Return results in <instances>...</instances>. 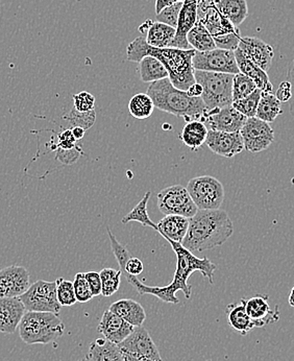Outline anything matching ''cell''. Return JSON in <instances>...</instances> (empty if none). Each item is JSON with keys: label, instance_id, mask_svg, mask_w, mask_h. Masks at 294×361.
<instances>
[{"label": "cell", "instance_id": "3957f363", "mask_svg": "<svg viewBox=\"0 0 294 361\" xmlns=\"http://www.w3.org/2000/svg\"><path fill=\"white\" fill-rule=\"evenodd\" d=\"M233 233L234 226L226 211L198 210L190 219L182 245L191 253H200L221 247Z\"/></svg>", "mask_w": 294, "mask_h": 361}, {"label": "cell", "instance_id": "44dd1931", "mask_svg": "<svg viewBox=\"0 0 294 361\" xmlns=\"http://www.w3.org/2000/svg\"><path fill=\"white\" fill-rule=\"evenodd\" d=\"M190 219L182 216V215H165L157 226V232L162 235L163 238L166 240L176 241L182 243L188 232Z\"/></svg>", "mask_w": 294, "mask_h": 361}, {"label": "cell", "instance_id": "e575fe53", "mask_svg": "<svg viewBox=\"0 0 294 361\" xmlns=\"http://www.w3.org/2000/svg\"><path fill=\"white\" fill-rule=\"evenodd\" d=\"M257 86L252 78L239 73L233 78V102L245 99L256 90Z\"/></svg>", "mask_w": 294, "mask_h": 361}, {"label": "cell", "instance_id": "e0dca14e", "mask_svg": "<svg viewBox=\"0 0 294 361\" xmlns=\"http://www.w3.org/2000/svg\"><path fill=\"white\" fill-rule=\"evenodd\" d=\"M198 0H184L182 10L178 16L176 34L171 47L178 49H192L187 40V35L192 30L198 20Z\"/></svg>", "mask_w": 294, "mask_h": 361}, {"label": "cell", "instance_id": "5b68a950", "mask_svg": "<svg viewBox=\"0 0 294 361\" xmlns=\"http://www.w3.org/2000/svg\"><path fill=\"white\" fill-rule=\"evenodd\" d=\"M18 329L23 343L47 345L64 334L65 325L56 313L26 311Z\"/></svg>", "mask_w": 294, "mask_h": 361}, {"label": "cell", "instance_id": "8fae6325", "mask_svg": "<svg viewBox=\"0 0 294 361\" xmlns=\"http://www.w3.org/2000/svg\"><path fill=\"white\" fill-rule=\"evenodd\" d=\"M121 352L125 355L150 361H163L158 347L149 332L143 326L135 327L123 343H119Z\"/></svg>", "mask_w": 294, "mask_h": 361}, {"label": "cell", "instance_id": "f6af8a7d", "mask_svg": "<svg viewBox=\"0 0 294 361\" xmlns=\"http://www.w3.org/2000/svg\"><path fill=\"white\" fill-rule=\"evenodd\" d=\"M80 154H82V147H78L71 151H63V149H56V159L63 164H73L80 158Z\"/></svg>", "mask_w": 294, "mask_h": 361}, {"label": "cell", "instance_id": "ffe728a7", "mask_svg": "<svg viewBox=\"0 0 294 361\" xmlns=\"http://www.w3.org/2000/svg\"><path fill=\"white\" fill-rule=\"evenodd\" d=\"M25 312L19 298H0V334H15Z\"/></svg>", "mask_w": 294, "mask_h": 361}, {"label": "cell", "instance_id": "d590c367", "mask_svg": "<svg viewBox=\"0 0 294 361\" xmlns=\"http://www.w3.org/2000/svg\"><path fill=\"white\" fill-rule=\"evenodd\" d=\"M261 97H262V91L260 89H256L247 97L239 99V101L233 102L232 106L237 111H239L241 114L245 115L246 118H252V117H256L257 109H258Z\"/></svg>", "mask_w": 294, "mask_h": 361}, {"label": "cell", "instance_id": "52a82bcc", "mask_svg": "<svg viewBox=\"0 0 294 361\" xmlns=\"http://www.w3.org/2000/svg\"><path fill=\"white\" fill-rule=\"evenodd\" d=\"M186 188L198 210H217L223 203V185L216 178L211 176L193 178Z\"/></svg>", "mask_w": 294, "mask_h": 361}, {"label": "cell", "instance_id": "6da1fadb", "mask_svg": "<svg viewBox=\"0 0 294 361\" xmlns=\"http://www.w3.org/2000/svg\"><path fill=\"white\" fill-rule=\"evenodd\" d=\"M176 255V269L173 280L166 286H147L134 276L124 275L128 283L132 285L140 295H152L158 298L164 303L178 304L180 300L176 297L178 291H182L186 299H190L192 286L188 284V279L195 271H200L202 277L209 280L210 284H214L213 276L216 271V265L208 258H197L195 254L183 247L182 243L167 240Z\"/></svg>", "mask_w": 294, "mask_h": 361}, {"label": "cell", "instance_id": "f5cc1de1", "mask_svg": "<svg viewBox=\"0 0 294 361\" xmlns=\"http://www.w3.org/2000/svg\"><path fill=\"white\" fill-rule=\"evenodd\" d=\"M288 303L291 307H294V286L291 288L290 293H289Z\"/></svg>", "mask_w": 294, "mask_h": 361}, {"label": "cell", "instance_id": "ab89813d", "mask_svg": "<svg viewBox=\"0 0 294 361\" xmlns=\"http://www.w3.org/2000/svg\"><path fill=\"white\" fill-rule=\"evenodd\" d=\"M183 4H184V2H178V4H173V6H169V8L161 11L159 14H157V21L176 28V26H178V16H180Z\"/></svg>", "mask_w": 294, "mask_h": 361}, {"label": "cell", "instance_id": "30bf717a", "mask_svg": "<svg viewBox=\"0 0 294 361\" xmlns=\"http://www.w3.org/2000/svg\"><path fill=\"white\" fill-rule=\"evenodd\" d=\"M195 71L237 75L240 73L235 51L215 49L209 51H195L192 59Z\"/></svg>", "mask_w": 294, "mask_h": 361}, {"label": "cell", "instance_id": "7bdbcfd3", "mask_svg": "<svg viewBox=\"0 0 294 361\" xmlns=\"http://www.w3.org/2000/svg\"><path fill=\"white\" fill-rule=\"evenodd\" d=\"M56 147V149H63V151H71L78 147V140L74 138L71 129L63 130L58 135V143Z\"/></svg>", "mask_w": 294, "mask_h": 361}, {"label": "cell", "instance_id": "836d02e7", "mask_svg": "<svg viewBox=\"0 0 294 361\" xmlns=\"http://www.w3.org/2000/svg\"><path fill=\"white\" fill-rule=\"evenodd\" d=\"M100 279H102V295L109 298L116 293L121 288V269H104L99 271Z\"/></svg>", "mask_w": 294, "mask_h": 361}, {"label": "cell", "instance_id": "f1b7e54d", "mask_svg": "<svg viewBox=\"0 0 294 361\" xmlns=\"http://www.w3.org/2000/svg\"><path fill=\"white\" fill-rule=\"evenodd\" d=\"M187 40L191 49H195L196 51H209L217 49L212 35L209 32L200 19L187 35Z\"/></svg>", "mask_w": 294, "mask_h": 361}, {"label": "cell", "instance_id": "db71d44e", "mask_svg": "<svg viewBox=\"0 0 294 361\" xmlns=\"http://www.w3.org/2000/svg\"><path fill=\"white\" fill-rule=\"evenodd\" d=\"M123 355H124V358H125V361H150V360H139V358L132 357V356L125 355V354H123Z\"/></svg>", "mask_w": 294, "mask_h": 361}, {"label": "cell", "instance_id": "60d3db41", "mask_svg": "<svg viewBox=\"0 0 294 361\" xmlns=\"http://www.w3.org/2000/svg\"><path fill=\"white\" fill-rule=\"evenodd\" d=\"M213 39H214L217 49L235 51L238 49L239 43H240V32H239V30H237L236 32Z\"/></svg>", "mask_w": 294, "mask_h": 361}, {"label": "cell", "instance_id": "d6a6232c", "mask_svg": "<svg viewBox=\"0 0 294 361\" xmlns=\"http://www.w3.org/2000/svg\"><path fill=\"white\" fill-rule=\"evenodd\" d=\"M150 195H152V192L147 191L145 197H143V199L135 206V208L133 209L128 214H126L125 216L123 217L121 223L126 225V224L130 223V221H137V223L141 224V225L145 226V227L152 228V229L156 230L157 231V230H158V226L149 219L147 213V203L148 201H149Z\"/></svg>", "mask_w": 294, "mask_h": 361}, {"label": "cell", "instance_id": "277c9868", "mask_svg": "<svg viewBox=\"0 0 294 361\" xmlns=\"http://www.w3.org/2000/svg\"><path fill=\"white\" fill-rule=\"evenodd\" d=\"M147 94L154 101V106L163 112L182 117L187 123L192 121L206 123L209 111L202 97H189L186 91L176 88L169 78L152 82Z\"/></svg>", "mask_w": 294, "mask_h": 361}, {"label": "cell", "instance_id": "f907efd6", "mask_svg": "<svg viewBox=\"0 0 294 361\" xmlns=\"http://www.w3.org/2000/svg\"><path fill=\"white\" fill-rule=\"evenodd\" d=\"M202 91L204 90H202V85L195 82V84H193L192 86L186 91V92L187 94L191 97H202Z\"/></svg>", "mask_w": 294, "mask_h": 361}, {"label": "cell", "instance_id": "4316f807", "mask_svg": "<svg viewBox=\"0 0 294 361\" xmlns=\"http://www.w3.org/2000/svg\"><path fill=\"white\" fill-rule=\"evenodd\" d=\"M219 12L236 27L243 25L248 16L246 0H213Z\"/></svg>", "mask_w": 294, "mask_h": 361}, {"label": "cell", "instance_id": "c3c4849f", "mask_svg": "<svg viewBox=\"0 0 294 361\" xmlns=\"http://www.w3.org/2000/svg\"><path fill=\"white\" fill-rule=\"evenodd\" d=\"M291 84V89H293V97H291L290 101V106H289V110H290L291 115L294 117V59L293 62L289 65L288 73H287V80Z\"/></svg>", "mask_w": 294, "mask_h": 361}, {"label": "cell", "instance_id": "11a10c76", "mask_svg": "<svg viewBox=\"0 0 294 361\" xmlns=\"http://www.w3.org/2000/svg\"><path fill=\"white\" fill-rule=\"evenodd\" d=\"M78 361H90V360H89L86 356V357L82 358V360H78Z\"/></svg>", "mask_w": 294, "mask_h": 361}, {"label": "cell", "instance_id": "ac0fdd59", "mask_svg": "<svg viewBox=\"0 0 294 361\" xmlns=\"http://www.w3.org/2000/svg\"><path fill=\"white\" fill-rule=\"evenodd\" d=\"M238 49L248 60L264 71H269L274 60V51L269 44L256 37H243Z\"/></svg>", "mask_w": 294, "mask_h": 361}, {"label": "cell", "instance_id": "4fadbf2b", "mask_svg": "<svg viewBox=\"0 0 294 361\" xmlns=\"http://www.w3.org/2000/svg\"><path fill=\"white\" fill-rule=\"evenodd\" d=\"M30 286V273L25 267L11 265L0 269V298H19Z\"/></svg>", "mask_w": 294, "mask_h": 361}, {"label": "cell", "instance_id": "2e32d148", "mask_svg": "<svg viewBox=\"0 0 294 361\" xmlns=\"http://www.w3.org/2000/svg\"><path fill=\"white\" fill-rule=\"evenodd\" d=\"M245 115L233 106H224L216 110L209 111L206 123L210 130H221V132H240L246 121Z\"/></svg>", "mask_w": 294, "mask_h": 361}, {"label": "cell", "instance_id": "cb8c5ba5", "mask_svg": "<svg viewBox=\"0 0 294 361\" xmlns=\"http://www.w3.org/2000/svg\"><path fill=\"white\" fill-rule=\"evenodd\" d=\"M87 357L90 361H125L121 348L108 339L97 338L91 343Z\"/></svg>", "mask_w": 294, "mask_h": 361}, {"label": "cell", "instance_id": "9c48e42d", "mask_svg": "<svg viewBox=\"0 0 294 361\" xmlns=\"http://www.w3.org/2000/svg\"><path fill=\"white\" fill-rule=\"evenodd\" d=\"M157 197L158 208L162 214L182 215L191 219L198 211L186 187L182 185H173L162 189Z\"/></svg>", "mask_w": 294, "mask_h": 361}, {"label": "cell", "instance_id": "83f0119b", "mask_svg": "<svg viewBox=\"0 0 294 361\" xmlns=\"http://www.w3.org/2000/svg\"><path fill=\"white\" fill-rule=\"evenodd\" d=\"M176 28L164 23H152L147 30V42L148 45L158 49L171 47V43L176 37Z\"/></svg>", "mask_w": 294, "mask_h": 361}, {"label": "cell", "instance_id": "ee69618b", "mask_svg": "<svg viewBox=\"0 0 294 361\" xmlns=\"http://www.w3.org/2000/svg\"><path fill=\"white\" fill-rule=\"evenodd\" d=\"M145 269V265H143L142 261L139 258L130 257L126 261L125 265H124L123 271H121L123 275H130L137 277L140 275Z\"/></svg>", "mask_w": 294, "mask_h": 361}, {"label": "cell", "instance_id": "484cf974", "mask_svg": "<svg viewBox=\"0 0 294 361\" xmlns=\"http://www.w3.org/2000/svg\"><path fill=\"white\" fill-rule=\"evenodd\" d=\"M208 133V127L204 121H192L186 123L180 138L191 151L196 152L206 143Z\"/></svg>", "mask_w": 294, "mask_h": 361}, {"label": "cell", "instance_id": "9a60e30c", "mask_svg": "<svg viewBox=\"0 0 294 361\" xmlns=\"http://www.w3.org/2000/svg\"><path fill=\"white\" fill-rule=\"evenodd\" d=\"M245 303L246 312L254 323L255 328H262L271 325L280 319V310L276 306L270 307L269 298L267 295H256L255 297L241 299Z\"/></svg>", "mask_w": 294, "mask_h": 361}, {"label": "cell", "instance_id": "bcb514c9", "mask_svg": "<svg viewBox=\"0 0 294 361\" xmlns=\"http://www.w3.org/2000/svg\"><path fill=\"white\" fill-rule=\"evenodd\" d=\"M85 276H86V279L88 281L89 286H90L93 297L102 295V284L99 273H97V271H88V273H85Z\"/></svg>", "mask_w": 294, "mask_h": 361}, {"label": "cell", "instance_id": "74e56055", "mask_svg": "<svg viewBox=\"0 0 294 361\" xmlns=\"http://www.w3.org/2000/svg\"><path fill=\"white\" fill-rule=\"evenodd\" d=\"M56 281V295H58L61 306L71 307V306L75 305L78 300H76L75 293H74L73 282L65 280L64 278H59Z\"/></svg>", "mask_w": 294, "mask_h": 361}, {"label": "cell", "instance_id": "681fc988", "mask_svg": "<svg viewBox=\"0 0 294 361\" xmlns=\"http://www.w3.org/2000/svg\"><path fill=\"white\" fill-rule=\"evenodd\" d=\"M178 2H184V0H156V14H159L161 11L164 8H169V6H173V4H178Z\"/></svg>", "mask_w": 294, "mask_h": 361}, {"label": "cell", "instance_id": "816d5d0a", "mask_svg": "<svg viewBox=\"0 0 294 361\" xmlns=\"http://www.w3.org/2000/svg\"><path fill=\"white\" fill-rule=\"evenodd\" d=\"M71 130H73L74 138L78 141L82 140L84 138L85 133H86V130L80 127L73 128Z\"/></svg>", "mask_w": 294, "mask_h": 361}, {"label": "cell", "instance_id": "d4e9b609", "mask_svg": "<svg viewBox=\"0 0 294 361\" xmlns=\"http://www.w3.org/2000/svg\"><path fill=\"white\" fill-rule=\"evenodd\" d=\"M226 317H228L230 327L240 336H246L255 328L254 323L246 312L243 300L240 303H233L228 305Z\"/></svg>", "mask_w": 294, "mask_h": 361}, {"label": "cell", "instance_id": "8d00e7d4", "mask_svg": "<svg viewBox=\"0 0 294 361\" xmlns=\"http://www.w3.org/2000/svg\"><path fill=\"white\" fill-rule=\"evenodd\" d=\"M64 119L68 121L71 127H80L87 130L94 125L95 121H97V112L95 110L89 111V112H78L73 108L68 114L65 115Z\"/></svg>", "mask_w": 294, "mask_h": 361}, {"label": "cell", "instance_id": "5bb4252c", "mask_svg": "<svg viewBox=\"0 0 294 361\" xmlns=\"http://www.w3.org/2000/svg\"><path fill=\"white\" fill-rule=\"evenodd\" d=\"M206 145L216 155L233 158L245 149L240 132L228 133L209 130Z\"/></svg>", "mask_w": 294, "mask_h": 361}, {"label": "cell", "instance_id": "b9f144b4", "mask_svg": "<svg viewBox=\"0 0 294 361\" xmlns=\"http://www.w3.org/2000/svg\"><path fill=\"white\" fill-rule=\"evenodd\" d=\"M74 109L78 112H89L95 110V97L91 93L82 91L73 95Z\"/></svg>", "mask_w": 294, "mask_h": 361}, {"label": "cell", "instance_id": "1f68e13d", "mask_svg": "<svg viewBox=\"0 0 294 361\" xmlns=\"http://www.w3.org/2000/svg\"><path fill=\"white\" fill-rule=\"evenodd\" d=\"M154 101L147 93H138L130 99L128 111L133 117L137 119H147L154 113Z\"/></svg>", "mask_w": 294, "mask_h": 361}, {"label": "cell", "instance_id": "603a6c76", "mask_svg": "<svg viewBox=\"0 0 294 361\" xmlns=\"http://www.w3.org/2000/svg\"><path fill=\"white\" fill-rule=\"evenodd\" d=\"M115 314L134 327L142 326L147 319V312L139 302L132 299H123L111 304L109 308Z\"/></svg>", "mask_w": 294, "mask_h": 361}, {"label": "cell", "instance_id": "7dc6e473", "mask_svg": "<svg viewBox=\"0 0 294 361\" xmlns=\"http://www.w3.org/2000/svg\"><path fill=\"white\" fill-rule=\"evenodd\" d=\"M291 97H293L291 84L288 80H284L278 85V88L276 89V97L281 103H287V102L290 101Z\"/></svg>", "mask_w": 294, "mask_h": 361}, {"label": "cell", "instance_id": "7a4b0ae2", "mask_svg": "<svg viewBox=\"0 0 294 361\" xmlns=\"http://www.w3.org/2000/svg\"><path fill=\"white\" fill-rule=\"evenodd\" d=\"M195 49H178L173 47L158 49L147 44L145 37H138L128 44L126 56L130 62H140L145 56H152L160 61L169 71V80L176 88L187 91L195 84L192 59Z\"/></svg>", "mask_w": 294, "mask_h": 361}, {"label": "cell", "instance_id": "f546056e", "mask_svg": "<svg viewBox=\"0 0 294 361\" xmlns=\"http://www.w3.org/2000/svg\"><path fill=\"white\" fill-rule=\"evenodd\" d=\"M139 73L145 82H154L169 78V71L164 65L152 56H147L139 62Z\"/></svg>", "mask_w": 294, "mask_h": 361}, {"label": "cell", "instance_id": "7402d4cb", "mask_svg": "<svg viewBox=\"0 0 294 361\" xmlns=\"http://www.w3.org/2000/svg\"><path fill=\"white\" fill-rule=\"evenodd\" d=\"M235 56H236L237 65H238L240 73L245 75L246 77L252 78L256 84L257 88L260 89L262 92L272 93L274 86L270 82L267 71H263L260 67L254 64L252 61L248 60L239 49L235 51Z\"/></svg>", "mask_w": 294, "mask_h": 361}, {"label": "cell", "instance_id": "7c38bea8", "mask_svg": "<svg viewBox=\"0 0 294 361\" xmlns=\"http://www.w3.org/2000/svg\"><path fill=\"white\" fill-rule=\"evenodd\" d=\"M240 134L245 143V149L250 153L265 151L274 142V129L269 123L257 117L246 119Z\"/></svg>", "mask_w": 294, "mask_h": 361}, {"label": "cell", "instance_id": "f35d334b", "mask_svg": "<svg viewBox=\"0 0 294 361\" xmlns=\"http://www.w3.org/2000/svg\"><path fill=\"white\" fill-rule=\"evenodd\" d=\"M74 293H75L76 300L80 303H87L93 299L92 293H91L90 286L87 281L85 273H78L73 280Z\"/></svg>", "mask_w": 294, "mask_h": 361}, {"label": "cell", "instance_id": "4dcf8cb0", "mask_svg": "<svg viewBox=\"0 0 294 361\" xmlns=\"http://www.w3.org/2000/svg\"><path fill=\"white\" fill-rule=\"evenodd\" d=\"M272 93L262 92L258 109H257V118L267 123H274L283 113L282 104Z\"/></svg>", "mask_w": 294, "mask_h": 361}, {"label": "cell", "instance_id": "d6986e66", "mask_svg": "<svg viewBox=\"0 0 294 361\" xmlns=\"http://www.w3.org/2000/svg\"><path fill=\"white\" fill-rule=\"evenodd\" d=\"M134 328V326L124 321L119 315L108 310L102 314L97 330L104 338L108 339L111 343L119 345L132 334Z\"/></svg>", "mask_w": 294, "mask_h": 361}, {"label": "cell", "instance_id": "ba28073f", "mask_svg": "<svg viewBox=\"0 0 294 361\" xmlns=\"http://www.w3.org/2000/svg\"><path fill=\"white\" fill-rule=\"evenodd\" d=\"M19 299L25 305L26 311L59 314L62 308L56 295V281L39 280L30 285Z\"/></svg>", "mask_w": 294, "mask_h": 361}, {"label": "cell", "instance_id": "8992f818", "mask_svg": "<svg viewBox=\"0 0 294 361\" xmlns=\"http://www.w3.org/2000/svg\"><path fill=\"white\" fill-rule=\"evenodd\" d=\"M195 78L202 85V99L208 111L232 106L234 75L195 71Z\"/></svg>", "mask_w": 294, "mask_h": 361}]
</instances>
